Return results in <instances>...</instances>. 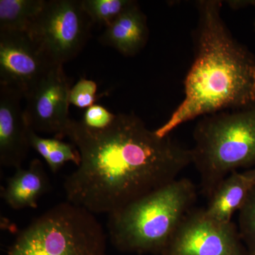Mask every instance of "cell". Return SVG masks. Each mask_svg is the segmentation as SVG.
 <instances>
[{
  "mask_svg": "<svg viewBox=\"0 0 255 255\" xmlns=\"http://www.w3.org/2000/svg\"><path fill=\"white\" fill-rule=\"evenodd\" d=\"M65 137L80 163L63 184L67 201L94 214L110 215L178 179L192 164L191 149L160 137L135 114H118L101 130L71 119Z\"/></svg>",
  "mask_w": 255,
  "mask_h": 255,
  "instance_id": "cell-1",
  "label": "cell"
},
{
  "mask_svg": "<svg viewBox=\"0 0 255 255\" xmlns=\"http://www.w3.org/2000/svg\"><path fill=\"white\" fill-rule=\"evenodd\" d=\"M195 58L184 81L185 97L155 130L167 137L196 117L255 104V56L231 34L221 16L222 1H197Z\"/></svg>",
  "mask_w": 255,
  "mask_h": 255,
  "instance_id": "cell-2",
  "label": "cell"
},
{
  "mask_svg": "<svg viewBox=\"0 0 255 255\" xmlns=\"http://www.w3.org/2000/svg\"><path fill=\"white\" fill-rule=\"evenodd\" d=\"M196 199L190 179L168 183L109 215L111 243L124 253L161 255Z\"/></svg>",
  "mask_w": 255,
  "mask_h": 255,
  "instance_id": "cell-3",
  "label": "cell"
},
{
  "mask_svg": "<svg viewBox=\"0 0 255 255\" xmlns=\"http://www.w3.org/2000/svg\"><path fill=\"white\" fill-rule=\"evenodd\" d=\"M204 116L194 131L192 164L209 199L225 178L255 166V104Z\"/></svg>",
  "mask_w": 255,
  "mask_h": 255,
  "instance_id": "cell-4",
  "label": "cell"
},
{
  "mask_svg": "<svg viewBox=\"0 0 255 255\" xmlns=\"http://www.w3.org/2000/svg\"><path fill=\"white\" fill-rule=\"evenodd\" d=\"M8 255H108L107 238L95 214L66 201L20 232Z\"/></svg>",
  "mask_w": 255,
  "mask_h": 255,
  "instance_id": "cell-5",
  "label": "cell"
},
{
  "mask_svg": "<svg viewBox=\"0 0 255 255\" xmlns=\"http://www.w3.org/2000/svg\"><path fill=\"white\" fill-rule=\"evenodd\" d=\"M93 24L79 0H46L28 33L50 63L63 65L83 49Z\"/></svg>",
  "mask_w": 255,
  "mask_h": 255,
  "instance_id": "cell-6",
  "label": "cell"
},
{
  "mask_svg": "<svg viewBox=\"0 0 255 255\" xmlns=\"http://www.w3.org/2000/svg\"><path fill=\"white\" fill-rule=\"evenodd\" d=\"M161 255H248L238 226L216 222L191 209Z\"/></svg>",
  "mask_w": 255,
  "mask_h": 255,
  "instance_id": "cell-7",
  "label": "cell"
},
{
  "mask_svg": "<svg viewBox=\"0 0 255 255\" xmlns=\"http://www.w3.org/2000/svg\"><path fill=\"white\" fill-rule=\"evenodd\" d=\"M70 82L63 65H53L26 97L23 110L28 127L62 140L72 119L69 117Z\"/></svg>",
  "mask_w": 255,
  "mask_h": 255,
  "instance_id": "cell-8",
  "label": "cell"
},
{
  "mask_svg": "<svg viewBox=\"0 0 255 255\" xmlns=\"http://www.w3.org/2000/svg\"><path fill=\"white\" fill-rule=\"evenodd\" d=\"M53 65L27 32L0 31V85L26 99Z\"/></svg>",
  "mask_w": 255,
  "mask_h": 255,
  "instance_id": "cell-9",
  "label": "cell"
},
{
  "mask_svg": "<svg viewBox=\"0 0 255 255\" xmlns=\"http://www.w3.org/2000/svg\"><path fill=\"white\" fill-rule=\"evenodd\" d=\"M21 98L16 89L0 85V164L15 169L22 167L31 147Z\"/></svg>",
  "mask_w": 255,
  "mask_h": 255,
  "instance_id": "cell-10",
  "label": "cell"
},
{
  "mask_svg": "<svg viewBox=\"0 0 255 255\" xmlns=\"http://www.w3.org/2000/svg\"><path fill=\"white\" fill-rule=\"evenodd\" d=\"M147 18L135 1L110 26L105 28L99 41L118 50L125 56H133L144 48L148 39Z\"/></svg>",
  "mask_w": 255,
  "mask_h": 255,
  "instance_id": "cell-11",
  "label": "cell"
},
{
  "mask_svg": "<svg viewBox=\"0 0 255 255\" xmlns=\"http://www.w3.org/2000/svg\"><path fill=\"white\" fill-rule=\"evenodd\" d=\"M49 178L39 159L31 161L27 168L20 167L7 179L1 197L14 210L36 209L41 196L49 191Z\"/></svg>",
  "mask_w": 255,
  "mask_h": 255,
  "instance_id": "cell-12",
  "label": "cell"
},
{
  "mask_svg": "<svg viewBox=\"0 0 255 255\" xmlns=\"http://www.w3.org/2000/svg\"><path fill=\"white\" fill-rule=\"evenodd\" d=\"M255 185V181L246 177L243 172L229 174L209 198V204L204 209L206 216L216 222H231L233 214L241 209Z\"/></svg>",
  "mask_w": 255,
  "mask_h": 255,
  "instance_id": "cell-13",
  "label": "cell"
},
{
  "mask_svg": "<svg viewBox=\"0 0 255 255\" xmlns=\"http://www.w3.org/2000/svg\"><path fill=\"white\" fill-rule=\"evenodd\" d=\"M46 0H1L0 31L28 32Z\"/></svg>",
  "mask_w": 255,
  "mask_h": 255,
  "instance_id": "cell-14",
  "label": "cell"
},
{
  "mask_svg": "<svg viewBox=\"0 0 255 255\" xmlns=\"http://www.w3.org/2000/svg\"><path fill=\"white\" fill-rule=\"evenodd\" d=\"M30 146L46 161L53 173H56L64 164L73 162L79 166L80 154L75 145L58 138H46L38 135L31 128L28 130Z\"/></svg>",
  "mask_w": 255,
  "mask_h": 255,
  "instance_id": "cell-15",
  "label": "cell"
},
{
  "mask_svg": "<svg viewBox=\"0 0 255 255\" xmlns=\"http://www.w3.org/2000/svg\"><path fill=\"white\" fill-rule=\"evenodd\" d=\"M84 10L93 23L110 26L135 1L132 0H80Z\"/></svg>",
  "mask_w": 255,
  "mask_h": 255,
  "instance_id": "cell-16",
  "label": "cell"
},
{
  "mask_svg": "<svg viewBox=\"0 0 255 255\" xmlns=\"http://www.w3.org/2000/svg\"><path fill=\"white\" fill-rule=\"evenodd\" d=\"M238 228L248 255H255V185L239 210Z\"/></svg>",
  "mask_w": 255,
  "mask_h": 255,
  "instance_id": "cell-17",
  "label": "cell"
},
{
  "mask_svg": "<svg viewBox=\"0 0 255 255\" xmlns=\"http://www.w3.org/2000/svg\"><path fill=\"white\" fill-rule=\"evenodd\" d=\"M97 83L93 80L80 78L71 87L69 95L70 105L78 108H89L95 105L97 100Z\"/></svg>",
  "mask_w": 255,
  "mask_h": 255,
  "instance_id": "cell-18",
  "label": "cell"
},
{
  "mask_svg": "<svg viewBox=\"0 0 255 255\" xmlns=\"http://www.w3.org/2000/svg\"><path fill=\"white\" fill-rule=\"evenodd\" d=\"M116 117L117 114L112 113L103 106L94 105L85 111L81 123L90 130H104L112 125Z\"/></svg>",
  "mask_w": 255,
  "mask_h": 255,
  "instance_id": "cell-19",
  "label": "cell"
},
{
  "mask_svg": "<svg viewBox=\"0 0 255 255\" xmlns=\"http://www.w3.org/2000/svg\"><path fill=\"white\" fill-rule=\"evenodd\" d=\"M246 177L255 181V167L254 168L248 169L243 172Z\"/></svg>",
  "mask_w": 255,
  "mask_h": 255,
  "instance_id": "cell-20",
  "label": "cell"
},
{
  "mask_svg": "<svg viewBox=\"0 0 255 255\" xmlns=\"http://www.w3.org/2000/svg\"><path fill=\"white\" fill-rule=\"evenodd\" d=\"M253 5H254V6H255V1L254 4H253Z\"/></svg>",
  "mask_w": 255,
  "mask_h": 255,
  "instance_id": "cell-21",
  "label": "cell"
}]
</instances>
